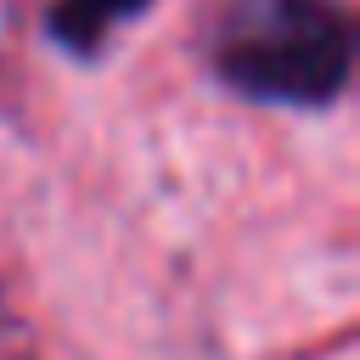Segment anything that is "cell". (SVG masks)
I'll use <instances>...</instances> for the list:
<instances>
[{"label":"cell","instance_id":"6da1fadb","mask_svg":"<svg viewBox=\"0 0 360 360\" xmlns=\"http://www.w3.org/2000/svg\"><path fill=\"white\" fill-rule=\"evenodd\" d=\"M208 62L242 101L321 112L354 79V28L338 0H231Z\"/></svg>","mask_w":360,"mask_h":360},{"label":"cell","instance_id":"7a4b0ae2","mask_svg":"<svg viewBox=\"0 0 360 360\" xmlns=\"http://www.w3.org/2000/svg\"><path fill=\"white\" fill-rule=\"evenodd\" d=\"M146 6H152V0H56V6L45 11V34H51L62 51L90 56V51H101V39H107L112 22L141 17Z\"/></svg>","mask_w":360,"mask_h":360}]
</instances>
